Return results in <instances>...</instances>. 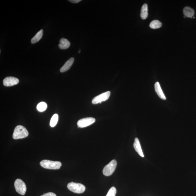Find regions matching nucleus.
I'll return each mask as SVG.
<instances>
[{
  "instance_id": "nucleus-5",
  "label": "nucleus",
  "mask_w": 196,
  "mask_h": 196,
  "mask_svg": "<svg viewBox=\"0 0 196 196\" xmlns=\"http://www.w3.org/2000/svg\"><path fill=\"white\" fill-rule=\"evenodd\" d=\"M14 186L16 192L20 195H24L26 194L27 190L26 184L21 179H16L14 183Z\"/></svg>"
},
{
  "instance_id": "nucleus-21",
  "label": "nucleus",
  "mask_w": 196,
  "mask_h": 196,
  "mask_svg": "<svg viewBox=\"0 0 196 196\" xmlns=\"http://www.w3.org/2000/svg\"><path fill=\"white\" fill-rule=\"evenodd\" d=\"M81 1V0H69V1H68L69 2L73 3V4H77V3H79Z\"/></svg>"
},
{
  "instance_id": "nucleus-1",
  "label": "nucleus",
  "mask_w": 196,
  "mask_h": 196,
  "mask_svg": "<svg viewBox=\"0 0 196 196\" xmlns=\"http://www.w3.org/2000/svg\"><path fill=\"white\" fill-rule=\"evenodd\" d=\"M29 136V132L24 127L18 125L15 129L13 137L15 139H23Z\"/></svg>"
},
{
  "instance_id": "nucleus-18",
  "label": "nucleus",
  "mask_w": 196,
  "mask_h": 196,
  "mask_svg": "<svg viewBox=\"0 0 196 196\" xmlns=\"http://www.w3.org/2000/svg\"><path fill=\"white\" fill-rule=\"evenodd\" d=\"M58 116L57 114H55L52 117L50 122V125L52 127H54L57 124L58 121Z\"/></svg>"
},
{
  "instance_id": "nucleus-13",
  "label": "nucleus",
  "mask_w": 196,
  "mask_h": 196,
  "mask_svg": "<svg viewBox=\"0 0 196 196\" xmlns=\"http://www.w3.org/2000/svg\"><path fill=\"white\" fill-rule=\"evenodd\" d=\"M183 14L186 17L192 18L195 12L193 9L189 7H185L183 10Z\"/></svg>"
},
{
  "instance_id": "nucleus-4",
  "label": "nucleus",
  "mask_w": 196,
  "mask_h": 196,
  "mask_svg": "<svg viewBox=\"0 0 196 196\" xmlns=\"http://www.w3.org/2000/svg\"><path fill=\"white\" fill-rule=\"evenodd\" d=\"M117 165V162L116 160H114L111 161L104 167L103 170L104 175L106 176L112 175L115 170Z\"/></svg>"
},
{
  "instance_id": "nucleus-10",
  "label": "nucleus",
  "mask_w": 196,
  "mask_h": 196,
  "mask_svg": "<svg viewBox=\"0 0 196 196\" xmlns=\"http://www.w3.org/2000/svg\"><path fill=\"white\" fill-rule=\"evenodd\" d=\"M155 90L157 94L161 99H163V100H165L166 99V97L164 96V93H163L162 90L161 88V86L160 84L158 82H157L155 83Z\"/></svg>"
},
{
  "instance_id": "nucleus-6",
  "label": "nucleus",
  "mask_w": 196,
  "mask_h": 196,
  "mask_svg": "<svg viewBox=\"0 0 196 196\" xmlns=\"http://www.w3.org/2000/svg\"><path fill=\"white\" fill-rule=\"evenodd\" d=\"M111 95V92L107 91L102 93L94 97L92 100V103L93 104L102 103V102L107 100Z\"/></svg>"
},
{
  "instance_id": "nucleus-17",
  "label": "nucleus",
  "mask_w": 196,
  "mask_h": 196,
  "mask_svg": "<svg viewBox=\"0 0 196 196\" xmlns=\"http://www.w3.org/2000/svg\"><path fill=\"white\" fill-rule=\"evenodd\" d=\"M47 105L45 102H42L38 103L37 105V109L40 112H43L46 110Z\"/></svg>"
},
{
  "instance_id": "nucleus-9",
  "label": "nucleus",
  "mask_w": 196,
  "mask_h": 196,
  "mask_svg": "<svg viewBox=\"0 0 196 196\" xmlns=\"http://www.w3.org/2000/svg\"><path fill=\"white\" fill-rule=\"evenodd\" d=\"M74 58L73 57H71L68 61L65 62V64L60 69L61 72L63 73L66 72L67 71L69 70L71 66H72L73 64L74 63Z\"/></svg>"
},
{
  "instance_id": "nucleus-3",
  "label": "nucleus",
  "mask_w": 196,
  "mask_h": 196,
  "mask_svg": "<svg viewBox=\"0 0 196 196\" xmlns=\"http://www.w3.org/2000/svg\"><path fill=\"white\" fill-rule=\"evenodd\" d=\"M67 188L70 191L77 194L83 193L85 190V187L83 184L73 182L68 183Z\"/></svg>"
},
{
  "instance_id": "nucleus-8",
  "label": "nucleus",
  "mask_w": 196,
  "mask_h": 196,
  "mask_svg": "<svg viewBox=\"0 0 196 196\" xmlns=\"http://www.w3.org/2000/svg\"><path fill=\"white\" fill-rule=\"evenodd\" d=\"M19 80L13 77H7L3 80V84L6 87H11L18 84Z\"/></svg>"
},
{
  "instance_id": "nucleus-22",
  "label": "nucleus",
  "mask_w": 196,
  "mask_h": 196,
  "mask_svg": "<svg viewBox=\"0 0 196 196\" xmlns=\"http://www.w3.org/2000/svg\"><path fill=\"white\" fill-rule=\"evenodd\" d=\"M80 52H81V50H79V52H78V53H79Z\"/></svg>"
},
{
  "instance_id": "nucleus-12",
  "label": "nucleus",
  "mask_w": 196,
  "mask_h": 196,
  "mask_svg": "<svg viewBox=\"0 0 196 196\" xmlns=\"http://www.w3.org/2000/svg\"><path fill=\"white\" fill-rule=\"evenodd\" d=\"M60 44H59V48L62 50H66L70 46V43L67 39L65 38H62L60 40Z\"/></svg>"
},
{
  "instance_id": "nucleus-20",
  "label": "nucleus",
  "mask_w": 196,
  "mask_h": 196,
  "mask_svg": "<svg viewBox=\"0 0 196 196\" xmlns=\"http://www.w3.org/2000/svg\"><path fill=\"white\" fill-rule=\"evenodd\" d=\"M41 196H57L54 193L49 192L47 193L44 194L43 195Z\"/></svg>"
},
{
  "instance_id": "nucleus-14",
  "label": "nucleus",
  "mask_w": 196,
  "mask_h": 196,
  "mask_svg": "<svg viewBox=\"0 0 196 196\" xmlns=\"http://www.w3.org/2000/svg\"><path fill=\"white\" fill-rule=\"evenodd\" d=\"M148 6L146 4H144L141 9L140 16L142 19H146L148 17Z\"/></svg>"
},
{
  "instance_id": "nucleus-7",
  "label": "nucleus",
  "mask_w": 196,
  "mask_h": 196,
  "mask_svg": "<svg viewBox=\"0 0 196 196\" xmlns=\"http://www.w3.org/2000/svg\"><path fill=\"white\" fill-rule=\"evenodd\" d=\"M96 121V119L92 117H87L79 120L77 123L78 127L83 128V127H88L91 125Z\"/></svg>"
},
{
  "instance_id": "nucleus-11",
  "label": "nucleus",
  "mask_w": 196,
  "mask_h": 196,
  "mask_svg": "<svg viewBox=\"0 0 196 196\" xmlns=\"http://www.w3.org/2000/svg\"><path fill=\"white\" fill-rule=\"evenodd\" d=\"M134 149L139 155L142 157H144L143 152L141 148L140 142H139V139L137 138H135L134 143L133 145Z\"/></svg>"
},
{
  "instance_id": "nucleus-15",
  "label": "nucleus",
  "mask_w": 196,
  "mask_h": 196,
  "mask_svg": "<svg viewBox=\"0 0 196 196\" xmlns=\"http://www.w3.org/2000/svg\"><path fill=\"white\" fill-rule=\"evenodd\" d=\"M43 36V30L41 29L37 33L35 36L31 40V42L32 44H35L38 42L42 38Z\"/></svg>"
},
{
  "instance_id": "nucleus-19",
  "label": "nucleus",
  "mask_w": 196,
  "mask_h": 196,
  "mask_svg": "<svg viewBox=\"0 0 196 196\" xmlns=\"http://www.w3.org/2000/svg\"><path fill=\"white\" fill-rule=\"evenodd\" d=\"M117 190L115 187H113L110 188L106 196H116Z\"/></svg>"
},
{
  "instance_id": "nucleus-16",
  "label": "nucleus",
  "mask_w": 196,
  "mask_h": 196,
  "mask_svg": "<svg viewBox=\"0 0 196 196\" xmlns=\"http://www.w3.org/2000/svg\"><path fill=\"white\" fill-rule=\"evenodd\" d=\"M162 26V24L158 20H154L152 21L150 23V27L151 29H158L161 27Z\"/></svg>"
},
{
  "instance_id": "nucleus-2",
  "label": "nucleus",
  "mask_w": 196,
  "mask_h": 196,
  "mask_svg": "<svg viewBox=\"0 0 196 196\" xmlns=\"http://www.w3.org/2000/svg\"><path fill=\"white\" fill-rule=\"evenodd\" d=\"M40 165L44 168L57 170L60 169L62 163L59 161H54L48 160H43L41 162Z\"/></svg>"
}]
</instances>
